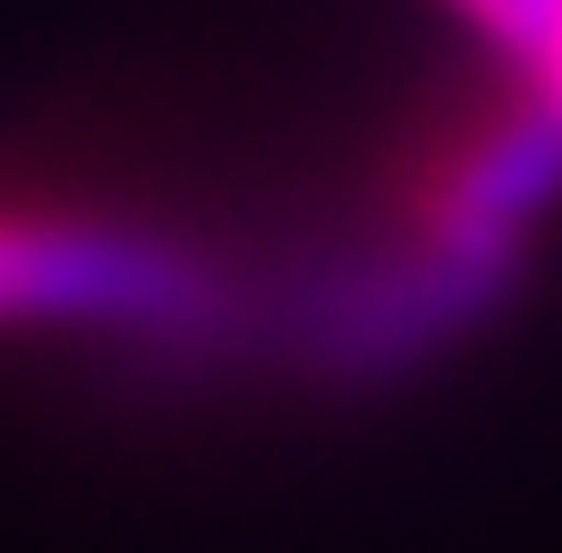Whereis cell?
<instances>
[{
	"mask_svg": "<svg viewBox=\"0 0 562 553\" xmlns=\"http://www.w3.org/2000/svg\"><path fill=\"white\" fill-rule=\"evenodd\" d=\"M239 281L205 239L69 196H0V332L188 349L231 332Z\"/></svg>",
	"mask_w": 562,
	"mask_h": 553,
	"instance_id": "1",
	"label": "cell"
}]
</instances>
